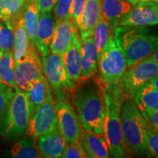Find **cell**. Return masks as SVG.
<instances>
[{
    "mask_svg": "<svg viewBox=\"0 0 158 158\" xmlns=\"http://www.w3.org/2000/svg\"><path fill=\"white\" fill-rule=\"evenodd\" d=\"M101 89L105 106L104 135L107 141L110 157H124L127 153L122 135L120 110L126 97L122 81L105 85Z\"/></svg>",
    "mask_w": 158,
    "mask_h": 158,
    "instance_id": "1",
    "label": "cell"
},
{
    "mask_svg": "<svg viewBox=\"0 0 158 158\" xmlns=\"http://www.w3.org/2000/svg\"><path fill=\"white\" fill-rule=\"evenodd\" d=\"M71 92L81 127L98 135L104 134L105 106L101 88L88 83L76 86Z\"/></svg>",
    "mask_w": 158,
    "mask_h": 158,
    "instance_id": "2",
    "label": "cell"
},
{
    "mask_svg": "<svg viewBox=\"0 0 158 158\" xmlns=\"http://www.w3.org/2000/svg\"><path fill=\"white\" fill-rule=\"evenodd\" d=\"M114 38L126 58L127 68L151 56L158 48V34L147 27L118 26Z\"/></svg>",
    "mask_w": 158,
    "mask_h": 158,
    "instance_id": "3",
    "label": "cell"
},
{
    "mask_svg": "<svg viewBox=\"0 0 158 158\" xmlns=\"http://www.w3.org/2000/svg\"><path fill=\"white\" fill-rule=\"evenodd\" d=\"M120 120L126 153L147 155V123L133 99L125 98L124 100L120 110Z\"/></svg>",
    "mask_w": 158,
    "mask_h": 158,
    "instance_id": "4",
    "label": "cell"
},
{
    "mask_svg": "<svg viewBox=\"0 0 158 158\" xmlns=\"http://www.w3.org/2000/svg\"><path fill=\"white\" fill-rule=\"evenodd\" d=\"M33 110L27 92L15 90L1 125L0 136L13 141L27 135Z\"/></svg>",
    "mask_w": 158,
    "mask_h": 158,
    "instance_id": "5",
    "label": "cell"
},
{
    "mask_svg": "<svg viewBox=\"0 0 158 158\" xmlns=\"http://www.w3.org/2000/svg\"><path fill=\"white\" fill-rule=\"evenodd\" d=\"M100 78L105 85L117 84L122 81L124 71L127 69L126 58L114 38L108 39L107 44L98 59Z\"/></svg>",
    "mask_w": 158,
    "mask_h": 158,
    "instance_id": "6",
    "label": "cell"
},
{
    "mask_svg": "<svg viewBox=\"0 0 158 158\" xmlns=\"http://www.w3.org/2000/svg\"><path fill=\"white\" fill-rule=\"evenodd\" d=\"M158 74V63L149 58L142 59L124 71L122 85L126 98H133L136 92Z\"/></svg>",
    "mask_w": 158,
    "mask_h": 158,
    "instance_id": "7",
    "label": "cell"
},
{
    "mask_svg": "<svg viewBox=\"0 0 158 158\" xmlns=\"http://www.w3.org/2000/svg\"><path fill=\"white\" fill-rule=\"evenodd\" d=\"M43 72L55 98L65 96V91H72L76 86L70 78L59 54L51 53L42 59Z\"/></svg>",
    "mask_w": 158,
    "mask_h": 158,
    "instance_id": "8",
    "label": "cell"
},
{
    "mask_svg": "<svg viewBox=\"0 0 158 158\" xmlns=\"http://www.w3.org/2000/svg\"><path fill=\"white\" fill-rule=\"evenodd\" d=\"M54 108L57 127L66 141L76 143L80 141L81 126L76 111L66 96L55 98Z\"/></svg>",
    "mask_w": 158,
    "mask_h": 158,
    "instance_id": "9",
    "label": "cell"
},
{
    "mask_svg": "<svg viewBox=\"0 0 158 158\" xmlns=\"http://www.w3.org/2000/svg\"><path fill=\"white\" fill-rule=\"evenodd\" d=\"M56 127L54 100L52 91H51L44 102L33 110L26 135L35 139L41 134L48 133Z\"/></svg>",
    "mask_w": 158,
    "mask_h": 158,
    "instance_id": "10",
    "label": "cell"
},
{
    "mask_svg": "<svg viewBox=\"0 0 158 158\" xmlns=\"http://www.w3.org/2000/svg\"><path fill=\"white\" fill-rule=\"evenodd\" d=\"M43 64L36 48L30 47L28 52L15 62V81L18 89L27 92L29 82L43 76Z\"/></svg>",
    "mask_w": 158,
    "mask_h": 158,
    "instance_id": "11",
    "label": "cell"
},
{
    "mask_svg": "<svg viewBox=\"0 0 158 158\" xmlns=\"http://www.w3.org/2000/svg\"><path fill=\"white\" fill-rule=\"evenodd\" d=\"M119 25L140 27L158 25V2H141L133 5Z\"/></svg>",
    "mask_w": 158,
    "mask_h": 158,
    "instance_id": "12",
    "label": "cell"
},
{
    "mask_svg": "<svg viewBox=\"0 0 158 158\" xmlns=\"http://www.w3.org/2000/svg\"><path fill=\"white\" fill-rule=\"evenodd\" d=\"M56 21L51 12L40 13L35 48L41 60L51 54L50 45L54 34Z\"/></svg>",
    "mask_w": 158,
    "mask_h": 158,
    "instance_id": "13",
    "label": "cell"
},
{
    "mask_svg": "<svg viewBox=\"0 0 158 158\" xmlns=\"http://www.w3.org/2000/svg\"><path fill=\"white\" fill-rule=\"evenodd\" d=\"M35 140L39 153L45 158L61 157L68 143L57 127L48 133L41 134Z\"/></svg>",
    "mask_w": 158,
    "mask_h": 158,
    "instance_id": "14",
    "label": "cell"
},
{
    "mask_svg": "<svg viewBox=\"0 0 158 158\" xmlns=\"http://www.w3.org/2000/svg\"><path fill=\"white\" fill-rule=\"evenodd\" d=\"M77 34H79L78 27L73 18L56 23L54 34L50 45L51 52L62 56Z\"/></svg>",
    "mask_w": 158,
    "mask_h": 158,
    "instance_id": "15",
    "label": "cell"
},
{
    "mask_svg": "<svg viewBox=\"0 0 158 158\" xmlns=\"http://www.w3.org/2000/svg\"><path fill=\"white\" fill-rule=\"evenodd\" d=\"M81 40L80 80H88L96 74L98 68V51L93 37Z\"/></svg>",
    "mask_w": 158,
    "mask_h": 158,
    "instance_id": "16",
    "label": "cell"
},
{
    "mask_svg": "<svg viewBox=\"0 0 158 158\" xmlns=\"http://www.w3.org/2000/svg\"><path fill=\"white\" fill-rule=\"evenodd\" d=\"M80 141L88 157L106 158L110 157L109 149L104 134L98 135L81 127Z\"/></svg>",
    "mask_w": 158,
    "mask_h": 158,
    "instance_id": "17",
    "label": "cell"
},
{
    "mask_svg": "<svg viewBox=\"0 0 158 158\" xmlns=\"http://www.w3.org/2000/svg\"><path fill=\"white\" fill-rule=\"evenodd\" d=\"M61 56L70 78L75 83H78L80 81L81 59V40L80 34L75 35L70 45Z\"/></svg>",
    "mask_w": 158,
    "mask_h": 158,
    "instance_id": "18",
    "label": "cell"
},
{
    "mask_svg": "<svg viewBox=\"0 0 158 158\" xmlns=\"http://www.w3.org/2000/svg\"><path fill=\"white\" fill-rule=\"evenodd\" d=\"M133 7L128 0H101V14L114 30Z\"/></svg>",
    "mask_w": 158,
    "mask_h": 158,
    "instance_id": "19",
    "label": "cell"
},
{
    "mask_svg": "<svg viewBox=\"0 0 158 158\" xmlns=\"http://www.w3.org/2000/svg\"><path fill=\"white\" fill-rule=\"evenodd\" d=\"M101 14V0H87L78 28L81 39L93 37L94 27Z\"/></svg>",
    "mask_w": 158,
    "mask_h": 158,
    "instance_id": "20",
    "label": "cell"
},
{
    "mask_svg": "<svg viewBox=\"0 0 158 158\" xmlns=\"http://www.w3.org/2000/svg\"><path fill=\"white\" fill-rule=\"evenodd\" d=\"M133 99L141 114L158 110V90L149 83L140 88Z\"/></svg>",
    "mask_w": 158,
    "mask_h": 158,
    "instance_id": "21",
    "label": "cell"
},
{
    "mask_svg": "<svg viewBox=\"0 0 158 158\" xmlns=\"http://www.w3.org/2000/svg\"><path fill=\"white\" fill-rule=\"evenodd\" d=\"M39 19L40 13L37 8V0H27L23 10V19L29 43L33 48H35Z\"/></svg>",
    "mask_w": 158,
    "mask_h": 158,
    "instance_id": "22",
    "label": "cell"
},
{
    "mask_svg": "<svg viewBox=\"0 0 158 158\" xmlns=\"http://www.w3.org/2000/svg\"><path fill=\"white\" fill-rule=\"evenodd\" d=\"M27 0H0V13L2 21L13 29L23 10Z\"/></svg>",
    "mask_w": 158,
    "mask_h": 158,
    "instance_id": "23",
    "label": "cell"
},
{
    "mask_svg": "<svg viewBox=\"0 0 158 158\" xmlns=\"http://www.w3.org/2000/svg\"><path fill=\"white\" fill-rule=\"evenodd\" d=\"M13 33H14V40H13L12 52L15 62H16L25 56L31 47L28 35L24 27L23 15L19 18L15 23L13 28Z\"/></svg>",
    "mask_w": 158,
    "mask_h": 158,
    "instance_id": "24",
    "label": "cell"
},
{
    "mask_svg": "<svg viewBox=\"0 0 158 158\" xmlns=\"http://www.w3.org/2000/svg\"><path fill=\"white\" fill-rule=\"evenodd\" d=\"M51 91L50 85L44 75L29 82L27 87V92L29 94V101L32 110H34L35 108L44 102Z\"/></svg>",
    "mask_w": 158,
    "mask_h": 158,
    "instance_id": "25",
    "label": "cell"
},
{
    "mask_svg": "<svg viewBox=\"0 0 158 158\" xmlns=\"http://www.w3.org/2000/svg\"><path fill=\"white\" fill-rule=\"evenodd\" d=\"M27 137L13 141V144L10 148L11 157L15 158L42 157L35 145V138L28 136Z\"/></svg>",
    "mask_w": 158,
    "mask_h": 158,
    "instance_id": "26",
    "label": "cell"
},
{
    "mask_svg": "<svg viewBox=\"0 0 158 158\" xmlns=\"http://www.w3.org/2000/svg\"><path fill=\"white\" fill-rule=\"evenodd\" d=\"M0 81L13 89H18L15 81V60L12 51H3L0 56Z\"/></svg>",
    "mask_w": 158,
    "mask_h": 158,
    "instance_id": "27",
    "label": "cell"
},
{
    "mask_svg": "<svg viewBox=\"0 0 158 158\" xmlns=\"http://www.w3.org/2000/svg\"><path fill=\"white\" fill-rule=\"evenodd\" d=\"M114 35V29L109 23L104 19L102 14L99 17L98 21L94 27L93 39L98 51V60L106 47L109 37Z\"/></svg>",
    "mask_w": 158,
    "mask_h": 158,
    "instance_id": "28",
    "label": "cell"
},
{
    "mask_svg": "<svg viewBox=\"0 0 158 158\" xmlns=\"http://www.w3.org/2000/svg\"><path fill=\"white\" fill-rule=\"evenodd\" d=\"M72 3L73 0H57L52 10L53 17L56 23L73 18Z\"/></svg>",
    "mask_w": 158,
    "mask_h": 158,
    "instance_id": "29",
    "label": "cell"
},
{
    "mask_svg": "<svg viewBox=\"0 0 158 158\" xmlns=\"http://www.w3.org/2000/svg\"><path fill=\"white\" fill-rule=\"evenodd\" d=\"M14 40L13 29L7 27L2 21H0V48L3 51H12Z\"/></svg>",
    "mask_w": 158,
    "mask_h": 158,
    "instance_id": "30",
    "label": "cell"
},
{
    "mask_svg": "<svg viewBox=\"0 0 158 158\" xmlns=\"http://www.w3.org/2000/svg\"><path fill=\"white\" fill-rule=\"evenodd\" d=\"M15 90L16 89H13L9 86L0 84V125L5 118L10 102Z\"/></svg>",
    "mask_w": 158,
    "mask_h": 158,
    "instance_id": "31",
    "label": "cell"
},
{
    "mask_svg": "<svg viewBox=\"0 0 158 158\" xmlns=\"http://www.w3.org/2000/svg\"><path fill=\"white\" fill-rule=\"evenodd\" d=\"M146 151L148 157L158 158V130L148 127L146 137Z\"/></svg>",
    "mask_w": 158,
    "mask_h": 158,
    "instance_id": "32",
    "label": "cell"
},
{
    "mask_svg": "<svg viewBox=\"0 0 158 158\" xmlns=\"http://www.w3.org/2000/svg\"><path fill=\"white\" fill-rule=\"evenodd\" d=\"M62 158H86L87 155L81 143L79 141L76 143L68 142L65 146L62 155Z\"/></svg>",
    "mask_w": 158,
    "mask_h": 158,
    "instance_id": "33",
    "label": "cell"
},
{
    "mask_svg": "<svg viewBox=\"0 0 158 158\" xmlns=\"http://www.w3.org/2000/svg\"><path fill=\"white\" fill-rule=\"evenodd\" d=\"M87 0H73L72 16L79 28L81 22V18Z\"/></svg>",
    "mask_w": 158,
    "mask_h": 158,
    "instance_id": "34",
    "label": "cell"
},
{
    "mask_svg": "<svg viewBox=\"0 0 158 158\" xmlns=\"http://www.w3.org/2000/svg\"><path fill=\"white\" fill-rule=\"evenodd\" d=\"M147 121L149 128L158 130V110L142 114Z\"/></svg>",
    "mask_w": 158,
    "mask_h": 158,
    "instance_id": "35",
    "label": "cell"
},
{
    "mask_svg": "<svg viewBox=\"0 0 158 158\" xmlns=\"http://www.w3.org/2000/svg\"><path fill=\"white\" fill-rule=\"evenodd\" d=\"M57 0H37V8L39 13L51 12Z\"/></svg>",
    "mask_w": 158,
    "mask_h": 158,
    "instance_id": "36",
    "label": "cell"
},
{
    "mask_svg": "<svg viewBox=\"0 0 158 158\" xmlns=\"http://www.w3.org/2000/svg\"><path fill=\"white\" fill-rule=\"evenodd\" d=\"M149 84L151 85V86H152L154 88L157 89L158 90V74L156 75V76L150 81Z\"/></svg>",
    "mask_w": 158,
    "mask_h": 158,
    "instance_id": "37",
    "label": "cell"
},
{
    "mask_svg": "<svg viewBox=\"0 0 158 158\" xmlns=\"http://www.w3.org/2000/svg\"><path fill=\"white\" fill-rule=\"evenodd\" d=\"M128 1L133 6L137 3L141 2H158V0H128Z\"/></svg>",
    "mask_w": 158,
    "mask_h": 158,
    "instance_id": "38",
    "label": "cell"
},
{
    "mask_svg": "<svg viewBox=\"0 0 158 158\" xmlns=\"http://www.w3.org/2000/svg\"><path fill=\"white\" fill-rule=\"evenodd\" d=\"M149 57L151 59H152V60L155 61V62L158 63V48H157V50H156L155 52H154L153 54H152L151 56H149Z\"/></svg>",
    "mask_w": 158,
    "mask_h": 158,
    "instance_id": "39",
    "label": "cell"
},
{
    "mask_svg": "<svg viewBox=\"0 0 158 158\" xmlns=\"http://www.w3.org/2000/svg\"><path fill=\"white\" fill-rule=\"evenodd\" d=\"M2 53H3V51L2 50L1 48H0V56H2Z\"/></svg>",
    "mask_w": 158,
    "mask_h": 158,
    "instance_id": "40",
    "label": "cell"
},
{
    "mask_svg": "<svg viewBox=\"0 0 158 158\" xmlns=\"http://www.w3.org/2000/svg\"><path fill=\"white\" fill-rule=\"evenodd\" d=\"M2 21V15H1V13H0V21Z\"/></svg>",
    "mask_w": 158,
    "mask_h": 158,
    "instance_id": "41",
    "label": "cell"
},
{
    "mask_svg": "<svg viewBox=\"0 0 158 158\" xmlns=\"http://www.w3.org/2000/svg\"><path fill=\"white\" fill-rule=\"evenodd\" d=\"M0 84H1V81H0Z\"/></svg>",
    "mask_w": 158,
    "mask_h": 158,
    "instance_id": "42",
    "label": "cell"
}]
</instances>
